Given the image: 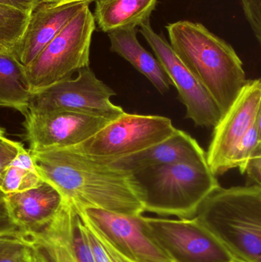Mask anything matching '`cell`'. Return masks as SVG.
I'll return each instance as SVG.
<instances>
[{"mask_svg":"<svg viewBox=\"0 0 261 262\" xmlns=\"http://www.w3.org/2000/svg\"><path fill=\"white\" fill-rule=\"evenodd\" d=\"M31 154L40 177L78 209L144 213V190L132 171L70 148Z\"/></svg>","mask_w":261,"mask_h":262,"instance_id":"obj_1","label":"cell"},{"mask_svg":"<svg viewBox=\"0 0 261 262\" xmlns=\"http://www.w3.org/2000/svg\"><path fill=\"white\" fill-rule=\"evenodd\" d=\"M170 45L223 115L246 83L243 63L231 45L201 23L179 21L165 26Z\"/></svg>","mask_w":261,"mask_h":262,"instance_id":"obj_2","label":"cell"},{"mask_svg":"<svg viewBox=\"0 0 261 262\" xmlns=\"http://www.w3.org/2000/svg\"><path fill=\"white\" fill-rule=\"evenodd\" d=\"M194 218L237 262H261V186L219 187Z\"/></svg>","mask_w":261,"mask_h":262,"instance_id":"obj_3","label":"cell"},{"mask_svg":"<svg viewBox=\"0 0 261 262\" xmlns=\"http://www.w3.org/2000/svg\"><path fill=\"white\" fill-rule=\"evenodd\" d=\"M144 190V212L194 218L202 202L220 187L207 161L151 166L133 172Z\"/></svg>","mask_w":261,"mask_h":262,"instance_id":"obj_4","label":"cell"},{"mask_svg":"<svg viewBox=\"0 0 261 262\" xmlns=\"http://www.w3.org/2000/svg\"><path fill=\"white\" fill-rule=\"evenodd\" d=\"M95 24L94 17L87 5L26 68L32 93L70 79L75 72L89 67Z\"/></svg>","mask_w":261,"mask_h":262,"instance_id":"obj_5","label":"cell"},{"mask_svg":"<svg viewBox=\"0 0 261 262\" xmlns=\"http://www.w3.org/2000/svg\"><path fill=\"white\" fill-rule=\"evenodd\" d=\"M176 130L171 119L165 117L124 112L90 138L69 148L114 162L161 143Z\"/></svg>","mask_w":261,"mask_h":262,"instance_id":"obj_6","label":"cell"},{"mask_svg":"<svg viewBox=\"0 0 261 262\" xmlns=\"http://www.w3.org/2000/svg\"><path fill=\"white\" fill-rule=\"evenodd\" d=\"M116 93L87 67L78 72V76L35 92L31 98L29 112L45 114L72 112L98 115L114 119L124 113L110 98Z\"/></svg>","mask_w":261,"mask_h":262,"instance_id":"obj_7","label":"cell"},{"mask_svg":"<svg viewBox=\"0 0 261 262\" xmlns=\"http://www.w3.org/2000/svg\"><path fill=\"white\" fill-rule=\"evenodd\" d=\"M142 221L147 236L172 262H237L196 218L142 215Z\"/></svg>","mask_w":261,"mask_h":262,"instance_id":"obj_8","label":"cell"},{"mask_svg":"<svg viewBox=\"0 0 261 262\" xmlns=\"http://www.w3.org/2000/svg\"><path fill=\"white\" fill-rule=\"evenodd\" d=\"M139 28V32L153 49L172 85L177 89L179 100L186 108L185 118L192 120L197 127H216L222 115L208 92L179 59L165 36L155 32L150 21Z\"/></svg>","mask_w":261,"mask_h":262,"instance_id":"obj_9","label":"cell"},{"mask_svg":"<svg viewBox=\"0 0 261 262\" xmlns=\"http://www.w3.org/2000/svg\"><path fill=\"white\" fill-rule=\"evenodd\" d=\"M261 115V81L247 80L240 93L214 127L206 152L207 163L215 176L231 169L236 149Z\"/></svg>","mask_w":261,"mask_h":262,"instance_id":"obj_10","label":"cell"},{"mask_svg":"<svg viewBox=\"0 0 261 262\" xmlns=\"http://www.w3.org/2000/svg\"><path fill=\"white\" fill-rule=\"evenodd\" d=\"M24 123L31 152L72 147L90 138L111 120L72 112H28Z\"/></svg>","mask_w":261,"mask_h":262,"instance_id":"obj_11","label":"cell"},{"mask_svg":"<svg viewBox=\"0 0 261 262\" xmlns=\"http://www.w3.org/2000/svg\"><path fill=\"white\" fill-rule=\"evenodd\" d=\"M78 209L81 217L128 261L172 262L144 232L143 215H125L97 208Z\"/></svg>","mask_w":261,"mask_h":262,"instance_id":"obj_12","label":"cell"},{"mask_svg":"<svg viewBox=\"0 0 261 262\" xmlns=\"http://www.w3.org/2000/svg\"><path fill=\"white\" fill-rule=\"evenodd\" d=\"M22 237L36 246L48 262H95L79 211L64 200L54 218L41 229Z\"/></svg>","mask_w":261,"mask_h":262,"instance_id":"obj_13","label":"cell"},{"mask_svg":"<svg viewBox=\"0 0 261 262\" xmlns=\"http://www.w3.org/2000/svg\"><path fill=\"white\" fill-rule=\"evenodd\" d=\"M87 2H40L29 15L19 41L10 50L21 66L27 68L45 46L87 5Z\"/></svg>","mask_w":261,"mask_h":262,"instance_id":"obj_14","label":"cell"},{"mask_svg":"<svg viewBox=\"0 0 261 262\" xmlns=\"http://www.w3.org/2000/svg\"><path fill=\"white\" fill-rule=\"evenodd\" d=\"M6 199L11 217L21 235L48 224L64 202L59 191L46 181L24 192L7 194Z\"/></svg>","mask_w":261,"mask_h":262,"instance_id":"obj_15","label":"cell"},{"mask_svg":"<svg viewBox=\"0 0 261 262\" xmlns=\"http://www.w3.org/2000/svg\"><path fill=\"white\" fill-rule=\"evenodd\" d=\"M207 161L206 152L196 139L183 130H178L161 143L113 163L135 172L160 165Z\"/></svg>","mask_w":261,"mask_h":262,"instance_id":"obj_16","label":"cell"},{"mask_svg":"<svg viewBox=\"0 0 261 262\" xmlns=\"http://www.w3.org/2000/svg\"><path fill=\"white\" fill-rule=\"evenodd\" d=\"M137 28H121L109 32L110 51L130 62L136 71L144 75L161 95L170 90V78L157 58L147 52L138 41Z\"/></svg>","mask_w":261,"mask_h":262,"instance_id":"obj_17","label":"cell"},{"mask_svg":"<svg viewBox=\"0 0 261 262\" xmlns=\"http://www.w3.org/2000/svg\"><path fill=\"white\" fill-rule=\"evenodd\" d=\"M95 23L104 32L121 28L139 27L150 21L158 0H96Z\"/></svg>","mask_w":261,"mask_h":262,"instance_id":"obj_18","label":"cell"},{"mask_svg":"<svg viewBox=\"0 0 261 262\" xmlns=\"http://www.w3.org/2000/svg\"><path fill=\"white\" fill-rule=\"evenodd\" d=\"M32 95L26 68L10 51L0 52V106L15 109L25 116Z\"/></svg>","mask_w":261,"mask_h":262,"instance_id":"obj_19","label":"cell"},{"mask_svg":"<svg viewBox=\"0 0 261 262\" xmlns=\"http://www.w3.org/2000/svg\"><path fill=\"white\" fill-rule=\"evenodd\" d=\"M29 19V14L0 4V44L10 51L22 36Z\"/></svg>","mask_w":261,"mask_h":262,"instance_id":"obj_20","label":"cell"},{"mask_svg":"<svg viewBox=\"0 0 261 262\" xmlns=\"http://www.w3.org/2000/svg\"><path fill=\"white\" fill-rule=\"evenodd\" d=\"M261 115L239 143L231 162V169L239 168L242 175L246 172L250 159L261 149Z\"/></svg>","mask_w":261,"mask_h":262,"instance_id":"obj_21","label":"cell"},{"mask_svg":"<svg viewBox=\"0 0 261 262\" xmlns=\"http://www.w3.org/2000/svg\"><path fill=\"white\" fill-rule=\"evenodd\" d=\"M44 180L39 174L9 166L2 177L0 190L6 195L37 187Z\"/></svg>","mask_w":261,"mask_h":262,"instance_id":"obj_22","label":"cell"},{"mask_svg":"<svg viewBox=\"0 0 261 262\" xmlns=\"http://www.w3.org/2000/svg\"><path fill=\"white\" fill-rule=\"evenodd\" d=\"M82 220L89 247L95 262H131L116 252L84 219Z\"/></svg>","mask_w":261,"mask_h":262,"instance_id":"obj_23","label":"cell"},{"mask_svg":"<svg viewBox=\"0 0 261 262\" xmlns=\"http://www.w3.org/2000/svg\"><path fill=\"white\" fill-rule=\"evenodd\" d=\"M26 246L21 235L0 237V262H19Z\"/></svg>","mask_w":261,"mask_h":262,"instance_id":"obj_24","label":"cell"},{"mask_svg":"<svg viewBox=\"0 0 261 262\" xmlns=\"http://www.w3.org/2000/svg\"><path fill=\"white\" fill-rule=\"evenodd\" d=\"M245 17L249 23L254 35L261 42V0H242Z\"/></svg>","mask_w":261,"mask_h":262,"instance_id":"obj_25","label":"cell"},{"mask_svg":"<svg viewBox=\"0 0 261 262\" xmlns=\"http://www.w3.org/2000/svg\"><path fill=\"white\" fill-rule=\"evenodd\" d=\"M6 196V194L0 190V237L21 235L9 213Z\"/></svg>","mask_w":261,"mask_h":262,"instance_id":"obj_26","label":"cell"},{"mask_svg":"<svg viewBox=\"0 0 261 262\" xmlns=\"http://www.w3.org/2000/svg\"><path fill=\"white\" fill-rule=\"evenodd\" d=\"M18 143L6 138L4 136L0 137V183L5 170L16 156Z\"/></svg>","mask_w":261,"mask_h":262,"instance_id":"obj_27","label":"cell"},{"mask_svg":"<svg viewBox=\"0 0 261 262\" xmlns=\"http://www.w3.org/2000/svg\"><path fill=\"white\" fill-rule=\"evenodd\" d=\"M9 166L38 173L32 154L30 151L26 149L24 146L19 142L18 143V151H17L16 156L11 162Z\"/></svg>","mask_w":261,"mask_h":262,"instance_id":"obj_28","label":"cell"},{"mask_svg":"<svg viewBox=\"0 0 261 262\" xmlns=\"http://www.w3.org/2000/svg\"><path fill=\"white\" fill-rule=\"evenodd\" d=\"M245 173L248 174L249 184L261 185V149L257 151L248 161Z\"/></svg>","mask_w":261,"mask_h":262,"instance_id":"obj_29","label":"cell"},{"mask_svg":"<svg viewBox=\"0 0 261 262\" xmlns=\"http://www.w3.org/2000/svg\"><path fill=\"white\" fill-rule=\"evenodd\" d=\"M25 241L26 242V246L19 262H48L42 252L36 246L27 240L25 239Z\"/></svg>","mask_w":261,"mask_h":262,"instance_id":"obj_30","label":"cell"},{"mask_svg":"<svg viewBox=\"0 0 261 262\" xmlns=\"http://www.w3.org/2000/svg\"><path fill=\"white\" fill-rule=\"evenodd\" d=\"M40 0H0V4L15 8L30 15Z\"/></svg>","mask_w":261,"mask_h":262,"instance_id":"obj_31","label":"cell"},{"mask_svg":"<svg viewBox=\"0 0 261 262\" xmlns=\"http://www.w3.org/2000/svg\"><path fill=\"white\" fill-rule=\"evenodd\" d=\"M73 1V0H40V2L43 3H63V2ZM78 1L87 2V3H91L92 2L96 1V0H78Z\"/></svg>","mask_w":261,"mask_h":262,"instance_id":"obj_32","label":"cell"},{"mask_svg":"<svg viewBox=\"0 0 261 262\" xmlns=\"http://www.w3.org/2000/svg\"><path fill=\"white\" fill-rule=\"evenodd\" d=\"M7 51H9V49H6L3 45L0 44V52H7Z\"/></svg>","mask_w":261,"mask_h":262,"instance_id":"obj_33","label":"cell"},{"mask_svg":"<svg viewBox=\"0 0 261 262\" xmlns=\"http://www.w3.org/2000/svg\"><path fill=\"white\" fill-rule=\"evenodd\" d=\"M5 134V130L3 127H0V137H3Z\"/></svg>","mask_w":261,"mask_h":262,"instance_id":"obj_34","label":"cell"}]
</instances>
